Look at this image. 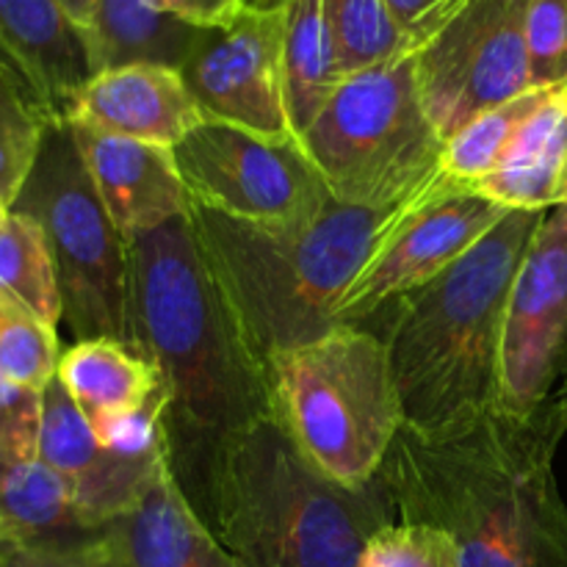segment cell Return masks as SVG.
Wrapping results in <instances>:
<instances>
[{
  "label": "cell",
  "instance_id": "9c48e42d",
  "mask_svg": "<svg viewBox=\"0 0 567 567\" xmlns=\"http://www.w3.org/2000/svg\"><path fill=\"white\" fill-rule=\"evenodd\" d=\"M192 205L249 225L297 227L332 203L319 172L293 142L203 122L175 150Z\"/></svg>",
  "mask_w": 567,
  "mask_h": 567
},
{
  "label": "cell",
  "instance_id": "836d02e7",
  "mask_svg": "<svg viewBox=\"0 0 567 567\" xmlns=\"http://www.w3.org/2000/svg\"><path fill=\"white\" fill-rule=\"evenodd\" d=\"M158 6L199 31L230 25L247 9L244 0H158Z\"/></svg>",
  "mask_w": 567,
  "mask_h": 567
},
{
  "label": "cell",
  "instance_id": "ba28073f",
  "mask_svg": "<svg viewBox=\"0 0 567 567\" xmlns=\"http://www.w3.org/2000/svg\"><path fill=\"white\" fill-rule=\"evenodd\" d=\"M11 210L42 227L59 277L61 321L75 341L111 338L133 347L127 238L94 192L70 122L48 125L37 166Z\"/></svg>",
  "mask_w": 567,
  "mask_h": 567
},
{
  "label": "cell",
  "instance_id": "7402d4cb",
  "mask_svg": "<svg viewBox=\"0 0 567 567\" xmlns=\"http://www.w3.org/2000/svg\"><path fill=\"white\" fill-rule=\"evenodd\" d=\"M282 64L293 138H302L343 75L324 0H282Z\"/></svg>",
  "mask_w": 567,
  "mask_h": 567
},
{
  "label": "cell",
  "instance_id": "52a82bcc",
  "mask_svg": "<svg viewBox=\"0 0 567 567\" xmlns=\"http://www.w3.org/2000/svg\"><path fill=\"white\" fill-rule=\"evenodd\" d=\"M415 59L404 53L343 78L299 138L336 203L391 208L437 175L443 138L426 116Z\"/></svg>",
  "mask_w": 567,
  "mask_h": 567
},
{
  "label": "cell",
  "instance_id": "cb8c5ba5",
  "mask_svg": "<svg viewBox=\"0 0 567 567\" xmlns=\"http://www.w3.org/2000/svg\"><path fill=\"white\" fill-rule=\"evenodd\" d=\"M554 89L559 86H535L465 122L457 133H452L443 142L441 164H437L441 175L452 186L474 192L485 177L496 172V166L502 164L504 153L515 142L520 127L546 103Z\"/></svg>",
  "mask_w": 567,
  "mask_h": 567
},
{
  "label": "cell",
  "instance_id": "5b68a950",
  "mask_svg": "<svg viewBox=\"0 0 567 567\" xmlns=\"http://www.w3.org/2000/svg\"><path fill=\"white\" fill-rule=\"evenodd\" d=\"M216 441L214 535L238 567H358L369 537L396 520L380 482H330L271 415Z\"/></svg>",
  "mask_w": 567,
  "mask_h": 567
},
{
  "label": "cell",
  "instance_id": "e0dca14e",
  "mask_svg": "<svg viewBox=\"0 0 567 567\" xmlns=\"http://www.w3.org/2000/svg\"><path fill=\"white\" fill-rule=\"evenodd\" d=\"M92 186L125 238L192 216L175 153L158 144L103 136L72 125Z\"/></svg>",
  "mask_w": 567,
  "mask_h": 567
},
{
  "label": "cell",
  "instance_id": "4316f807",
  "mask_svg": "<svg viewBox=\"0 0 567 567\" xmlns=\"http://www.w3.org/2000/svg\"><path fill=\"white\" fill-rule=\"evenodd\" d=\"M50 116L37 105V100L0 70V205L14 208L17 197L25 188L39 153Z\"/></svg>",
  "mask_w": 567,
  "mask_h": 567
},
{
  "label": "cell",
  "instance_id": "d6a6232c",
  "mask_svg": "<svg viewBox=\"0 0 567 567\" xmlns=\"http://www.w3.org/2000/svg\"><path fill=\"white\" fill-rule=\"evenodd\" d=\"M474 0H388L413 50H424L441 37Z\"/></svg>",
  "mask_w": 567,
  "mask_h": 567
},
{
  "label": "cell",
  "instance_id": "30bf717a",
  "mask_svg": "<svg viewBox=\"0 0 567 567\" xmlns=\"http://www.w3.org/2000/svg\"><path fill=\"white\" fill-rule=\"evenodd\" d=\"M419 92L446 142L476 114L535 89L526 0H474L415 59Z\"/></svg>",
  "mask_w": 567,
  "mask_h": 567
},
{
  "label": "cell",
  "instance_id": "74e56055",
  "mask_svg": "<svg viewBox=\"0 0 567 567\" xmlns=\"http://www.w3.org/2000/svg\"><path fill=\"white\" fill-rule=\"evenodd\" d=\"M6 543H11V532L9 526H6L3 515H0V546H6Z\"/></svg>",
  "mask_w": 567,
  "mask_h": 567
},
{
  "label": "cell",
  "instance_id": "8fae6325",
  "mask_svg": "<svg viewBox=\"0 0 567 567\" xmlns=\"http://www.w3.org/2000/svg\"><path fill=\"white\" fill-rule=\"evenodd\" d=\"M567 365V205L546 210L507 297L498 349V410L532 421Z\"/></svg>",
  "mask_w": 567,
  "mask_h": 567
},
{
  "label": "cell",
  "instance_id": "f546056e",
  "mask_svg": "<svg viewBox=\"0 0 567 567\" xmlns=\"http://www.w3.org/2000/svg\"><path fill=\"white\" fill-rule=\"evenodd\" d=\"M532 83L567 86V0H526Z\"/></svg>",
  "mask_w": 567,
  "mask_h": 567
},
{
  "label": "cell",
  "instance_id": "ac0fdd59",
  "mask_svg": "<svg viewBox=\"0 0 567 567\" xmlns=\"http://www.w3.org/2000/svg\"><path fill=\"white\" fill-rule=\"evenodd\" d=\"M94 543L111 567H238L188 504L172 454L161 460L138 502L94 532Z\"/></svg>",
  "mask_w": 567,
  "mask_h": 567
},
{
  "label": "cell",
  "instance_id": "ffe728a7",
  "mask_svg": "<svg viewBox=\"0 0 567 567\" xmlns=\"http://www.w3.org/2000/svg\"><path fill=\"white\" fill-rule=\"evenodd\" d=\"M55 377L78 410L86 415L92 430L111 419L150 408L158 399H169L164 377L153 360L111 338L72 343L61 352Z\"/></svg>",
  "mask_w": 567,
  "mask_h": 567
},
{
  "label": "cell",
  "instance_id": "f35d334b",
  "mask_svg": "<svg viewBox=\"0 0 567 567\" xmlns=\"http://www.w3.org/2000/svg\"><path fill=\"white\" fill-rule=\"evenodd\" d=\"M11 210L9 208H3V205H0V227H3V221H6V216H9Z\"/></svg>",
  "mask_w": 567,
  "mask_h": 567
},
{
  "label": "cell",
  "instance_id": "3957f363",
  "mask_svg": "<svg viewBox=\"0 0 567 567\" xmlns=\"http://www.w3.org/2000/svg\"><path fill=\"white\" fill-rule=\"evenodd\" d=\"M546 210H507L441 277L391 305L382 332L408 430H446L498 410L509 288Z\"/></svg>",
  "mask_w": 567,
  "mask_h": 567
},
{
  "label": "cell",
  "instance_id": "7c38bea8",
  "mask_svg": "<svg viewBox=\"0 0 567 567\" xmlns=\"http://www.w3.org/2000/svg\"><path fill=\"white\" fill-rule=\"evenodd\" d=\"M181 75L205 122L297 144L286 103L282 6L244 9L230 25L199 33Z\"/></svg>",
  "mask_w": 567,
  "mask_h": 567
},
{
  "label": "cell",
  "instance_id": "d4e9b609",
  "mask_svg": "<svg viewBox=\"0 0 567 567\" xmlns=\"http://www.w3.org/2000/svg\"><path fill=\"white\" fill-rule=\"evenodd\" d=\"M0 299L59 330L61 291L48 241L42 227L17 210L0 227Z\"/></svg>",
  "mask_w": 567,
  "mask_h": 567
},
{
  "label": "cell",
  "instance_id": "484cf974",
  "mask_svg": "<svg viewBox=\"0 0 567 567\" xmlns=\"http://www.w3.org/2000/svg\"><path fill=\"white\" fill-rule=\"evenodd\" d=\"M343 75L369 70L413 50L388 0H324Z\"/></svg>",
  "mask_w": 567,
  "mask_h": 567
},
{
  "label": "cell",
  "instance_id": "603a6c76",
  "mask_svg": "<svg viewBox=\"0 0 567 567\" xmlns=\"http://www.w3.org/2000/svg\"><path fill=\"white\" fill-rule=\"evenodd\" d=\"M0 515L11 543L72 540L86 535L64 480L42 460H0Z\"/></svg>",
  "mask_w": 567,
  "mask_h": 567
},
{
  "label": "cell",
  "instance_id": "8992f818",
  "mask_svg": "<svg viewBox=\"0 0 567 567\" xmlns=\"http://www.w3.org/2000/svg\"><path fill=\"white\" fill-rule=\"evenodd\" d=\"M271 419L316 471L347 491L377 482L404 410L380 332L336 324L266 360Z\"/></svg>",
  "mask_w": 567,
  "mask_h": 567
},
{
  "label": "cell",
  "instance_id": "44dd1931",
  "mask_svg": "<svg viewBox=\"0 0 567 567\" xmlns=\"http://www.w3.org/2000/svg\"><path fill=\"white\" fill-rule=\"evenodd\" d=\"M199 28L164 11L158 0H97L89 25L94 75L127 64H161L181 70L199 39Z\"/></svg>",
  "mask_w": 567,
  "mask_h": 567
},
{
  "label": "cell",
  "instance_id": "83f0119b",
  "mask_svg": "<svg viewBox=\"0 0 567 567\" xmlns=\"http://www.w3.org/2000/svg\"><path fill=\"white\" fill-rule=\"evenodd\" d=\"M59 358L53 327L0 299V374L42 393L55 380Z\"/></svg>",
  "mask_w": 567,
  "mask_h": 567
},
{
  "label": "cell",
  "instance_id": "4fadbf2b",
  "mask_svg": "<svg viewBox=\"0 0 567 567\" xmlns=\"http://www.w3.org/2000/svg\"><path fill=\"white\" fill-rule=\"evenodd\" d=\"M507 216L502 205L443 183L371 252L336 305V324L374 319L474 249Z\"/></svg>",
  "mask_w": 567,
  "mask_h": 567
},
{
  "label": "cell",
  "instance_id": "277c9868",
  "mask_svg": "<svg viewBox=\"0 0 567 567\" xmlns=\"http://www.w3.org/2000/svg\"><path fill=\"white\" fill-rule=\"evenodd\" d=\"M133 347L153 360L172 410L216 437L271 415L266 369L194 233L192 216L127 238Z\"/></svg>",
  "mask_w": 567,
  "mask_h": 567
},
{
  "label": "cell",
  "instance_id": "f1b7e54d",
  "mask_svg": "<svg viewBox=\"0 0 567 567\" xmlns=\"http://www.w3.org/2000/svg\"><path fill=\"white\" fill-rule=\"evenodd\" d=\"M358 567H463V554L441 526L396 518L369 537Z\"/></svg>",
  "mask_w": 567,
  "mask_h": 567
},
{
  "label": "cell",
  "instance_id": "e575fe53",
  "mask_svg": "<svg viewBox=\"0 0 567 567\" xmlns=\"http://www.w3.org/2000/svg\"><path fill=\"white\" fill-rule=\"evenodd\" d=\"M540 419L546 421V424L551 426L559 437L567 432V365L563 371V380H559L557 391H554L551 402L546 404V410L540 413Z\"/></svg>",
  "mask_w": 567,
  "mask_h": 567
},
{
  "label": "cell",
  "instance_id": "1f68e13d",
  "mask_svg": "<svg viewBox=\"0 0 567 567\" xmlns=\"http://www.w3.org/2000/svg\"><path fill=\"white\" fill-rule=\"evenodd\" d=\"M0 567H111L94 535L83 540H37L0 546Z\"/></svg>",
  "mask_w": 567,
  "mask_h": 567
},
{
  "label": "cell",
  "instance_id": "9a60e30c",
  "mask_svg": "<svg viewBox=\"0 0 567 567\" xmlns=\"http://www.w3.org/2000/svg\"><path fill=\"white\" fill-rule=\"evenodd\" d=\"M0 70L53 122H66L94 78L86 33L59 0H0Z\"/></svg>",
  "mask_w": 567,
  "mask_h": 567
},
{
  "label": "cell",
  "instance_id": "d590c367",
  "mask_svg": "<svg viewBox=\"0 0 567 567\" xmlns=\"http://www.w3.org/2000/svg\"><path fill=\"white\" fill-rule=\"evenodd\" d=\"M59 3L64 6V11L72 17V22L86 33L94 20V11H97V0H59Z\"/></svg>",
  "mask_w": 567,
  "mask_h": 567
},
{
  "label": "cell",
  "instance_id": "7a4b0ae2",
  "mask_svg": "<svg viewBox=\"0 0 567 567\" xmlns=\"http://www.w3.org/2000/svg\"><path fill=\"white\" fill-rule=\"evenodd\" d=\"M437 175L391 208H352L332 199L297 227L249 225L192 205V225L255 358L264 363L336 327V305L365 260L404 216L437 192Z\"/></svg>",
  "mask_w": 567,
  "mask_h": 567
},
{
  "label": "cell",
  "instance_id": "2e32d148",
  "mask_svg": "<svg viewBox=\"0 0 567 567\" xmlns=\"http://www.w3.org/2000/svg\"><path fill=\"white\" fill-rule=\"evenodd\" d=\"M70 125L175 150L205 122L181 70L161 64H127L103 70L72 103Z\"/></svg>",
  "mask_w": 567,
  "mask_h": 567
},
{
  "label": "cell",
  "instance_id": "5bb4252c",
  "mask_svg": "<svg viewBox=\"0 0 567 567\" xmlns=\"http://www.w3.org/2000/svg\"><path fill=\"white\" fill-rule=\"evenodd\" d=\"M169 443L153 454H122L100 443L86 415L55 377L42 391L39 460L64 480L83 532L94 535L138 502Z\"/></svg>",
  "mask_w": 567,
  "mask_h": 567
},
{
  "label": "cell",
  "instance_id": "6da1fadb",
  "mask_svg": "<svg viewBox=\"0 0 567 567\" xmlns=\"http://www.w3.org/2000/svg\"><path fill=\"white\" fill-rule=\"evenodd\" d=\"M559 435L493 410L446 430L399 432L380 482L393 515L446 529L463 567H567Z\"/></svg>",
  "mask_w": 567,
  "mask_h": 567
},
{
  "label": "cell",
  "instance_id": "8d00e7d4",
  "mask_svg": "<svg viewBox=\"0 0 567 567\" xmlns=\"http://www.w3.org/2000/svg\"><path fill=\"white\" fill-rule=\"evenodd\" d=\"M247 3V9H277V6H282V0H244Z\"/></svg>",
  "mask_w": 567,
  "mask_h": 567
},
{
  "label": "cell",
  "instance_id": "d6986e66",
  "mask_svg": "<svg viewBox=\"0 0 567 567\" xmlns=\"http://www.w3.org/2000/svg\"><path fill=\"white\" fill-rule=\"evenodd\" d=\"M504 210L567 205V86L554 89L529 116L491 177L474 188Z\"/></svg>",
  "mask_w": 567,
  "mask_h": 567
},
{
  "label": "cell",
  "instance_id": "4dcf8cb0",
  "mask_svg": "<svg viewBox=\"0 0 567 567\" xmlns=\"http://www.w3.org/2000/svg\"><path fill=\"white\" fill-rule=\"evenodd\" d=\"M42 393L0 374V460H39Z\"/></svg>",
  "mask_w": 567,
  "mask_h": 567
}]
</instances>
